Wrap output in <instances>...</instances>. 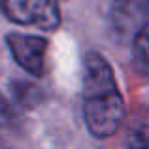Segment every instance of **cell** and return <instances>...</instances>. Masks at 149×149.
Returning <instances> with one entry per match:
<instances>
[{
    "mask_svg": "<svg viewBox=\"0 0 149 149\" xmlns=\"http://www.w3.org/2000/svg\"><path fill=\"white\" fill-rule=\"evenodd\" d=\"M83 117L95 138H111L125 119V100L106 57L96 51L83 64Z\"/></svg>",
    "mask_w": 149,
    "mask_h": 149,
    "instance_id": "cell-1",
    "label": "cell"
},
{
    "mask_svg": "<svg viewBox=\"0 0 149 149\" xmlns=\"http://www.w3.org/2000/svg\"><path fill=\"white\" fill-rule=\"evenodd\" d=\"M0 10L10 21L44 30L61 26V11L55 0H0Z\"/></svg>",
    "mask_w": 149,
    "mask_h": 149,
    "instance_id": "cell-2",
    "label": "cell"
},
{
    "mask_svg": "<svg viewBox=\"0 0 149 149\" xmlns=\"http://www.w3.org/2000/svg\"><path fill=\"white\" fill-rule=\"evenodd\" d=\"M6 44L10 47V53L13 55L15 62L21 66L25 72L32 76H42L44 74V55L47 49V40L32 34H8Z\"/></svg>",
    "mask_w": 149,
    "mask_h": 149,
    "instance_id": "cell-3",
    "label": "cell"
},
{
    "mask_svg": "<svg viewBox=\"0 0 149 149\" xmlns=\"http://www.w3.org/2000/svg\"><path fill=\"white\" fill-rule=\"evenodd\" d=\"M111 13L117 32H136L147 21L149 0H113Z\"/></svg>",
    "mask_w": 149,
    "mask_h": 149,
    "instance_id": "cell-4",
    "label": "cell"
},
{
    "mask_svg": "<svg viewBox=\"0 0 149 149\" xmlns=\"http://www.w3.org/2000/svg\"><path fill=\"white\" fill-rule=\"evenodd\" d=\"M128 147H149V106L140 104L132 111L127 127Z\"/></svg>",
    "mask_w": 149,
    "mask_h": 149,
    "instance_id": "cell-5",
    "label": "cell"
},
{
    "mask_svg": "<svg viewBox=\"0 0 149 149\" xmlns=\"http://www.w3.org/2000/svg\"><path fill=\"white\" fill-rule=\"evenodd\" d=\"M132 66L136 74L143 79H149V21H146L134 32L132 44Z\"/></svg>",
    "mask_w": 149,
    "mask_h": 149,
    "instance_id": "cell-6",
    "label": "cell"
},
{
    "mask_svg": "<svg viewBox=\"0 0 149 149\" xmlns=\"http://www.w3.org/2000/svg\"><path fill=\"white\" fill-rule=\"evenodd\" d=\"M11 117V111H10V106H8V102L0 96V125L6 123L8 119Z\"/></svg>",
    "mask_w": 149,
    "mask_h": 149,
    "instance_id": "cell-7",
    "label": "cell"
}]
</instances>
